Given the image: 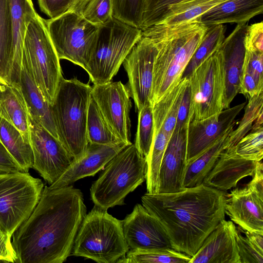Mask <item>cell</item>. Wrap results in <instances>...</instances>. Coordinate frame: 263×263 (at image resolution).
<instances>
[{
	"label": "cell",
	"mask_w": 263,
	"mask_h": 263,
	"mask_svg": "<svg viewBox=\"0 0 263 263\" xmlns=\"http://www.w3.org/2000/svg\"><path fill=\"white\" fill-rule=\"evenodd\" d=\"M86 214L80 190L45 186L31 214L12 235L16 262L65 261Z\"/></svg>",
	"instance_id": "1"
},
{
	"label": "cell",
	"mask_w": 263,
	"mask_h": 263,
	"mask_svg": "<svg viewBox=\"0 0 263 263\" xmlns=\"http://www.w3.org/2000/svg\"><path fill=\"white\" fill-rule=\"evenodd\" d=\"M142 205L161 223L172 248L193 257L225 219L226 195L201 184L174 193H146Z\"/></svg>",
	"instance_id": "2"
},
{
	"label": "cell",
	"mask_w": 263,
	"mask_h": 263,
	"mask_svg": "<svg viewBox=\"0 0 263 263\" xmlns=\"http://www.w3.org/2000/svg\"><path fill=\"white\" fill-rule=\"evenodd\" d=\"M196 19L174 25L158 24L142 30L156 48L151 96L152 106L182 79L208 29Z\"/></svg>",
	"instance_id": "3"
},
{
	"label": "cell",
	"mask_w": 263,
	"mask_h": 263,
	"mask_svg": "<svg viewBox=\"0 0 263 263\" xmlns=\"http://www.w3.org/2000/svg\"><path fill=\"white\" fill-rule=\"evenodd\" d=\"M92 86L77 77L63 78L50 105L59 140L75 161L84 154L88 141L87 121Z\"/></svg>",
	"instance_id": "4"
},
{
	"label": "cell",
	"mask_w": 263,
	"mask_h": 263,
	"mask_svg": "<svg viewBox=\"0 0 263 263\" xmlns=\"http://www.w3.org/2000/svg\"><path fill=\"white\" fill-rule=\"evenodd\" d=\"M96 205L86 214L75 238L72 255L98 263H114L129 250L122 220Z\"/></svg>",
	"instance_id": "5"
},
{
	"label": "cell",
	"mask_w": 263,
	"mask_h": 263,
	"mask_svg": "<svg viewBox=\"0 0 263 263\" xmlns=\"http://www.w3.org/2000/svg\"><path fill=\"white\" fill-rule=\"evenodd\" d=\"M103 170L90 192L95 205L107 210L125 204L126 196L146 180V159L132 143L116 155Z\"/></svg>",
	"instance_id": "6"
},
{
	"label": "cell",
	"mask_w": 263,
	"mask_h": 263,
	"mask_svg": "<svg viewBox=\"0 0 263 263\" xmlns=\"http://www.w3.org/2000/svg\"><path fill=\"white\" fill-rule=\"evenodd\" d=\"M142 30L114 17L98 26L86 71L93 84L110 81L142 36Z\"/></svg>",
	"instance_id": "7"
},
{
	"label": "cell",
	"mask_w": 263,
	"mask_h": 263,
	"mask_svg": "<svg viewBox=\"0 0 263 263\" xmlns=\"http://www.w3.org/2000/svg\"><path fill=\"white\" fill-rule=\"evenodd\" d=\"M22 55L30 66L37 86L51 105L63 77L60 59L48 34L45 19L38 14L27 26Z\"/></svg>",
	"instance_id": "8"
},
{
	"label": "cell",
	"mask_w": 263,
	"mask_h": 263,
	"mask_svg": "<svg viewBox=\"0 0 263 263\" xmlns=\"http://www.w3.org/2000/svg\"><path fill=\"white\" fill-rule=\"evenodd\" d=\"M44 187L28 172L0 174V224L11 237L32 213Z\"/></svg>",
	"instance_id": "9"
},
{
	"label": "cell",
	"mask_w": 263,
	"mask_h": 263,
	"mask_svg": "<svg viewBox=\"0 0 263 263\" xmlns=\"http://www.w3.org/2000/svg\"><path fill=\"white\" fill-rule=\"evenodd\" d=\"M45 22L59 59L69 61L86 71L98 26L71 11Z\"/></svg>",
	"instance_id": "10"
},
{
	"label": "cell",
	"mask_w": 263,
	"mask_h": 263,
	"mask_svg": "<svg viewBox=\"0 0 263 263\" xmlns=\"http://www.w3.org/2000/svg\"><path fill=\"white\" fill-rule=\"evenodd\" d=\"M220 46L187 78L190 91V122L204 119L223 109L224 80Z\"/></svg>",
	"instance_id": "11"
},
{
	"label": "cell",
	"mask_w": 263,
	"mask_h": 263,
	"mask_svg": "<svg viewBox=\"0 0 263 263\" xmlns=\"http://www.w3.org/2000/svg\"><path fill=\"white\" fill-rule=\"evenodd\" d=\"M28 120L29 140L34 158L32 168L51 185L69 168L74 159L58 139L29 114Z\"/></svg>",
	"instance_id": "12"
},
{
	"label": "cell",
	"mask_w": 263,
	"mask_h": 263,
	"mask_svg": "<svg viewBox=\"0 0 263 263\" xmlns=\"http://www.w3.org/2000/svg\"><path fill=\"white\" fill-rule=\"evenodd\" d=\"M155 54L153 40L142 31L141 38L123 62L128 77L126 86L138 111L151 102Z\"/></svg>",
	"instance_id": "13"
},
{
	"label": "cell",
	"mask_w": 263,
	"mask_h": 263,
	"mask_svg": "<svg viewBox=\"0 0 263 263\" xmlns=\"http://www.w3.org/2000/svg\"><path fill=\"white\" fill-rule=\"evenodd\" d=\"M91 96L116 136L131 144L130 111L132 102L126 85L121 81H109L92 86Z\"/></svg>",
	"instance_id": "14"
},
{
	"label": "cell",
	"mask_w": 263,
	"mask_h": 263,
	"mask_svg": "<svg viewBox=\"0 0 263 263\" xmlns=\"http://www.w3.org/2000/svg\"><path fill=\"white\" fill-rule=\"evenodd\" d=\"M246 103L204 119L191 121L187 128L186 163L192 161L227 132L233 129L235 118L245 106Z\"/></svg>",
	"instance_id": "15"
},
{
	"label": "cell",
	"mask_w": 263,
	"mask_h": 263,
	"mask_svg": "<svg viewBox=\"0 0 263 263\" xmlns=\"http://www.w3.org/2000/svg\"><path fill=\"white\" fill-rule=\"evenodd\" d=\"M122 223L129 249L147 251L172 248L163 226L142 204H136Z\"/></svg>",
	"instance_id": "16"
},
{
	"label": "cell",
	"mask_w": 263,
	"mask_h": 263,
	"mask_svg": "<svg viewBox=\"0 0 263 263\" xmlns=\"http://www.w3.org/2000/svg\"><path fill=\"white\" fill-rule=\"evenodd\" d=\"M225 213L248 232H263V193L249 182L226 195Z\"/></svg>",
	"instance_id": "17"
},
{
	"label": "cell",
	"mask_w": 263,
	"mask_h": 263,
	"mask_svg": "<svg viewBox=\"0 0 263 263\" xmlns=\"http://www.w3.org/2000/svg\"><path fill=\"white\" fill-rule=\"evenodd\" d=\"M247 26L246 24H237L220 46L224 80L223 109L230 108L231 103L239 92L245 53L243 39Z\"/></svg>",
	"instance_id": "18"
},
{
	"label": "cell",
	"mask_w": 263,
	"mask_h": 263,
	"mask_svg": "<svg viewBox=\"0 0 263 263\" xmlns=\"http://www.w3.org/2000/svg\"><path fill=\"white\" fill-rule=\"evenodd\" d=\"M187 128L173 132L161 163L157 193L181 191L186 165Z\"/></svg>",
	"instance_id": "19"
},
{
	"label": "cell",
	"mask_w": 263,
	"mask_h": 263,
	"mask_svg": "<svg viewBox=\"0 0 263 263\" xmlns=\"http://www.w3.org/2000/svg\"><path fill=\"white\" fill-rule=\"evenodd\" d=\"M234 223L221 220L206 237L189 263H240Z\"/></svg>",
	"instance_id": "20"
},
{
	"label": "cell",
	"mask_w": 263,
	"mask_h": 263,
	"mask_svg": "<svg viewBox=\"0 0 263 263\" xmlns=\"http://www.w3.org/2000/svg\"><path fill=\"white\" fill-rule=\"evenodd\" d=\"M258 162L238 156L234 146L226 148L220 154L202 184L223 192L228 191L235 187L241 179L252 177Z\"/></svg>",
	"instance_id": "21"
},
{
	"label": "cell",
	"mask_w": 263,
	"mask_h": 263,
	"mask_svg": "<svg viewBox=\"0 0 263 263\" xmlns=\"http://www.w3.org/2000/svg\"><path fill=\"white\" fill-rule=\"evenodd\" d=\"M127 145L126 143L110 146L88 142L84 155L79 160H74L65 173L49 186L52 188L61 187L70 185L81 178L94 176L103 170Z\"/></svg>",
	"instance_id": "22"
},
{
	"label": "cell",
	"mask_w": 263,
	"mask_h": 263,
	"mask_svg": "<svg viewBox=\"0 0 263 263\" xmlns=\"http://www.w3.org/2000/svg\"><path fill=\"white\" fill-rule=\"evenodd\" d=\"M17 88L23 97L28 114L59 139L50 104L37 86L30 66L23 55L19 88Z\"/></svg>",
	"instance_id": "23"
},
{
	"label": "cell",
	"mask_w": 263,
	"mask_h": 263,
	"mask_svg": "<svg viewBox=\"0 0 263 263\" xmlns=\"http://www.w3.org/2000/svg\"><path fill=\"white\" fill-rule=\"evenodd\" d=\"M262 13L263 0H228L195 19L209 27L226 23L246 24Z\"/></svg>",
	"instance_id": "24"
},
{
	"label": "cell",
	"mask_w": 263,
	"mask_h": 263,
	"mask_svg": "<svg viewBox=\"0 0 263 263\" xmlns=\"http://www.w3.org/2000/svg\"><path fill=\"white\" fill-rule=\"evenodd\" d=\"M13 35V60L10 85L18 87L20 81L23 42L27 26L37 13L32 0H8Z\"/></svg>",
	"instance_id": "25"
},
{
	"label": "cell",
	"mask_w": 263,
	"mask_h": 263,
	"mask_svg": "<svg viewBox=\"0 0 263 263\" xmlns=\"http://www.w3.org/2000/svg\"><path fill=\"white\" fill-rule=\"evenodd\" d=\"M189 83L188 79L182 78L153 105L154 134L162 129L171 138L175 127L178 109Z\"/></svg>",
	"instance_id": "26"
},
{
	"label": "cell",
	"mask_w": 263,
	"mask_h": 263,
	"mask_svg": "<svg viewBox=\"0 0 263 263\" xmlns=\"http://www.w3.org/2000/svg\"><path fill=\"white\" fill-rule=\"evenodd\" d=\"M0 117L14 126L29 140L28 110L19 88L0 84Z\"/></svg>",
	"instance_id": "27"
},
{
	"label": "cell",
	"mask_w": 263,
	"mask_h": 263,
	"mask_svg": "<svg viewBox=\"0 0 263 263\" xmlns=\"http://www.w3.org/2000/svg\"><path fill=\"white\" fill-rule=\"evenodd\" d=\"M231 129L213 145L186 163L183 186L184 189L198 186L211 171L220 154L227 148Z\"/></svg>",
	"instance_id": "28"
},
{
	"label": "cell",
	"mask_w": 263,
	"mask_h": 263,
	"mask_svg": "<svg viewBox=\"0 0 263 263\" xmlns=\"http://www.w3.org/2000/svg\"><path fill=\"white\" fill-rule=\"evenodd\" d=\"M0 141L17 163L21 171L28 173L32 167L33 154L30 141L12 124L0 118Z\"/></svg>",
	"instance_id": "29"
},
{
	"label": "cell",
	"mask_w": 263,
	"mask_h": 263,
	"mask_svg": "<svg viewBox=\"0 0 263 263\" xmlns=\"http://www.w3.org/2000/svg\"><path fill=\"white\" fill-rule=\"evenodd\" d=\"M13 42L8 0H0V84L10 85Z\"/></svg>",
	"instance_id": "30"
},
{
	"label": "cell",
	"mask_w": 263,
	"mask_h": 263,
	"mask_svg": "<svg viewBox=\"0 0 263 263\" xmlns=\"http://www.w3.org/2000/svg\"><path fill=\"white\" fill-rule=\"evenodd\" d=\"M228 0H182L171 5L157 24L174 25L190 22Z\"/></svg>",
	"instance_id": "31"
},
{
	"label": "cell",
	"mask_w": 263,
	"mask_h": 263,
	"mask_svg": "<svg viewBox=\"0 0 263 263\" xmlns=\"http://www.w3.org/2000/svg\"><path fill=\"white\" fill-rule=\"evenodd\" d=\"M87 137L91 143L110 146L125 143L109 126L91 96L88 110Z\"/></svg>",
	"instance_id": "32"
},
{
	"label": "cell",
	"mask_w": 263,
	"mask_h": 263,
	"mask_svg": "<svg viewBox=\"0 0 263 263\" xmlns=\"http://www.w3.org/2000/svg\"><path fill=\"white\" fill-rule=\"evenodd\" d=\"M226 31V27L223 24L211 26L208 28L201 43L185 68L182 78H187L220 47L225 38Z\"/></svg>",
	"instance_id": "33"
},
{
	"label": "cell",
	"mask_w": 263,
	"mask_h": 263,
	"mask_svg": "<svg viewBox=\"0 0 263 263\" xmlns=\"http://www.w3.org/2000/svg\"><path fill=\"white\" fill-rule=\"evenodd\" d=\"M191 257L171 249L153 250L129 249L117 261L120 263H189Z\"/></svg>",
	"instance_id": "34"
},
{
	"label": "cell",
	"mask_w": 263,
	"mask_h": 263,
	"mask_svg": "<svg viewBox=\"0 0 263 263\" xmlns=\"http://www.w3.org/2000/svg\"><path fill=\"white\" fill-rule=\"evenodd\" d=\"M245 113L235 130L229 136L227 148L234 146L251 129L252 126L262 125L263 92L254 96L248 100Z\"/></svg>",
	"instance_id": "35"
},
{
	"label": "cell",
	"mask_w": 263,
	"mask_h": 263,
	"mask_svg": "<svg viewBox=\"0 0 263 263\" xmlns=\"http://www.w3.org/2000/svg\"><path fill=\"white\" fill-rule=\"evenodd\" d=\"M154 137L153 106L148 102L138 111V121L136 135V147L142 156L147 157Z\"/></svg>",
	"instance_id": "36"
},
{
	"label": "cell",
	"mask_w": 263,
	"mask_h": 263,
	"mask_svg": "<svg viewBox=\"0 0 263 263\" xmlns=\"http://www.w3.org/2000/svg\"><path fill=\"white\" fill-rule=\"evenodd\" d=\"M235 153L249 160L259 161L263 157V127L252 129L234 146Z\"/></svg>",
	"instance_id": "37"
},
{
	"label": "cell",
	"mask_w": 263,
	"mask_h": 263,
	"mask_svg": "<svg viewBox=\"0 0 263 263\" xmlns=\"http://www.w3.org/2000/svg\"><path fill=\"white\" fill-rule=\"evenodd\" d=\"M111 2L114 17L141 28L142 0H111Z\"/></svg>",
	"instance_id": "38"
},
{
	"label": "cell",
	"mask_w": 263,
	"mask_h": 263,
	"mask_svg": "<svg viewBox=\"0 0 263 263\" xmlns=\"http://www.w3.org/2000/svg\"><path fill=\"white\" fill-rule=\"evenodd\" d=\"M80 15L97 26L104 25L114 18L111 0H90Z\"/></svg>",
	"instance_id": "39"
},
{
	"label": "cell",
	"mask_w": 263,
	"mask_h": 263,
	"mask_svg": "<svg viewBox=\"0 0 263 263\" xmlns=\"http://www.w3.org/2000/svg\"><path fill=\"white\" fill-rule=\"evenodd\" d=\"M182 0H142L141 29L156 25L163 17L168 8Z\"/></svg>",
	"instance_id": "40"
},
{
	"label": "cell",
	"mask_w": 263,
	"mask_h": 263,
	"mask_svg": "<svg viewBox=\"0 0 263 263\" xmlns=\"http://www.w3.org/2000/svg\"><path fill=\"white\" fill-rule=\"evenodd\" d=\"M263 52L245 49L242 72L247 73L263 83Z\"/></svg>",
	"instance_id": "41"
},
{
	"label": "cell",
	"mask_w": 263,
	"mask_h": 263,
	"mask_svg": "<svg viewBox=\"0 0 263 263\" xmlns=\"http://www.w3.org/2000/svg\"><path fill=\"white\" fill-rule=\"evenodd\" d=\"M236 240L240 263H263V255L238 231L236 235Z\"/></svg>",
	"instance_id": "42"
},
{
	"label": "cell",
	"mask_w": 263,
	"mask_h": 263,
	"mask_svg": "<svg viewBox=\"0 0 263 263\" xmlns=\"http://www.w3.org/2000/svg\"><path fill=\"white\" fill-rule=\"evenodd\" d=\"M243 44L245 49L263 52L262 21L247 26Z\"/></svg>",
	"instance_id": "43"
},
{
	"label": "cell",
	"mask_w": 263,
	"mask_h": 263,
	"mask_svg": "<svg viewBox=\"0 0 263 263\" xmlns=\"http://www.w3.org/2000/svg\"><path fill=\"white\" fill-rule=\"evenodd\" d=\"M263 92V83L258 81L250 74L242 72L239 93H242L248 100Z\"/></svg>",
	"instance_id": "44"
},
{
	"label": "cell",
	"mask_w": 263,
	"mask_h": 263,
	"mask_svg": "<svg viewBox=\"0 0 263 263\" xmlns=\"http://www.w3.org/2000/svg\"><path fill=\"white\" fill-rule=\"evenodd\" d=\"M41 10L50 18L66 12L69 7L67 0H38Z\"/></svg>",
	"instance_id": "45"
},
{
	"label": "cell",
	"mask_w": 263,
	"mask_h": 263,
	"mask_svg": "<svg viewBox=\"0 0 263 263\" xmlns=\"http://www.w3.org/2000/svg\"><path fill=\"white\" fill-rule=\"evenodd\" d=\"M11 237L0 224V262H16Z\"/></svg>",
	"instance_id": "46"
},
{
	"label": "cell",
	"mask_w": 263,
	"mask_h": 263,
	"mask_svg": "<svg viewBox=\"0 0 263 263\" xmlns=\"http://www.w3.org/2000/svg\"><path fill=\"white\" fill-rule=\"evenodd\" d=\"M190 91L189 85L186 87L179 106L176 123L173 132L187 127L190 122Z\"/></svg>",
	"instance_id": "47"
},
{
	"label": "cell",
	"mask_w": 263,
	"mask_h": 263,
	"mask_svg": "<svg viewBox=\"0 0 263 263\" xmlns=\"http://www.w3.org/2000/svg\"><path fill=\"white\" fill-rule=\"evenodd\" d=\"M0 167L10 172L21 171V168L14 160L4 144L0 141ZM22 172V171H21Z\"/></svg>",
	"instance_id": "48"
},
{
	"label": "cell",
	"mask_w": 263,
	"mask_h": 263,
	"mask_svg": "<svg viewBox=\"0 0 263 263\" xmlns=\"http://www.w3.org/2000/svg\"><path fill=\"white\" fill-rule=\"evenodd\" d=\"M245 233L252 246L263 255V232L245 231Z\"/></svg>",
	"instance_id": "49"
},
{
	"label": "cell",
	"mask_w": 263,
	"mask_h": 263,
	"mask_svg": "<svg viewBox=\"0 0 263 263\" xmlns=\"http://www.w3.org/2000/svg\"><path fill=\"white\" fill-rule=\"evenodd\" d=\"M69 7L67 11H71L81 14L85 6L90 0H67Z\"/></svg>",
	"instance_id": "50"
},
{
	"label": "cell",
	"mask_w": 263,
	"mask_h": 263,
	"mask_svg": "<svg viewBox=\"0 0 263 263\" xmlns=\"http://www.w3.org/2000/svg\"><path fill=\"white\" fill-rule=\"evenodd\" d=\"M12 172L2 167H0V174Z\"/></svg>",
	"instance_id": "51"
},
{
	"label": "cell",
	"mask_w": 263,
	"mask_h": 263,
	"mask_svg": "<svg viewBox=\"0 0 263 263\" xmlns=\"http://www.w3.org/2000/svg\"><path fill=\"white\" fill-rule=\"evenodd\" d=\"M0 118H1V117H0Z\"/></svg>",
	"instance_id": "52"
}]
</instances>
